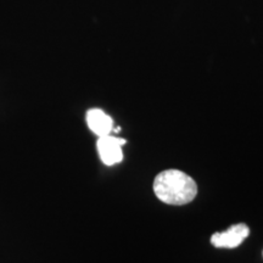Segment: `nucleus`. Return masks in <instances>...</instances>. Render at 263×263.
I'll return each instance as SVG.
<instances>
[{
    "label": "nucleus",
    "mask_w": 263,
    "mask_h": 263,
    "mask_svg": "<svg viewBox=\"0 0 263 263\" xmlns=\"http://www.w3.org/2000/svg\"><path fill=\"white\" fill-rule=\"evenodd\" d=\"M156 197L168 205H185L197 194V185L192 177L178 170H167L159 173L154 180Z\"/></svg>",
    "instance_id": "nucleus-1"
},
{
    "label": "nucleus",
    "mask_w": 263,
    "mask_h": 263,
    "mask_svg": "<svg viewBox=\"0 0 263 263\" xmlns=\"http://www.w3.org/2000/svg\"><path fill=\"white\" fill-rule=\"evenodd\" d=\"M126 144V140L122 138L111 137L110 134L105 137H99L97 147L100 159L106 166H114L120 163L123 159L122 146Z\"/></svg>",
    "instance_id": "nucleus-2"
},
{
    "label": "nucleus",
    "mask_w": 263,
    "mask_h": 263,
    "mask_svg": "<svg viewBox=\"0 0 263 263\" xmlns=\"http://www.w3.org/2000/svg\"><path fill=\"white\" fill-rule=\"evenodd\" d=\"M250 230L244 223L232 226L228 230L222 233H215L211 236V244L219 249H234L248 238Z\"/></svg>",
    "instance_id": "nucleus-3"
},
{
    "label": "nucleus",
    "mask_w": 263,
    "mask_h": 263,
    "mask_svg": "<svg viewBox=\"0 0 263 263\" xmlns=\"http://www.w3.org/2000/svg\"><path fill=\"white\" fill-rule=\"evenodd\" d=\"M87 124L98 137H105L114 129L112 118L100 108H90L87 112Z\"/></svg>",
    "instance_id": "nucleus-4"
},
{
    "label": "nucleus",
    "mask_w": 263,
    "mask_h": 263,
    "mask_svg": "<svg viewBox=\"0 0 263 263\" xmlns=\"http://www.w3.org/2000/svg\"><path fill=\"white\" fill-rule=\"evenodd\" d=\"M112 130L116 132V133H120V132H121V128H120V127H116V128H115V129H112Z\"/></svg>",
    "instance_id": "nucleus-5"
}]
</instances>
